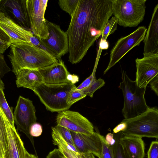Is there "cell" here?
Instances as JSON below:
<instances>
[{
	"instance_id": "6da1fadb",
	"label": "cell",
	"mask_w": 158,
	"mask_h": 158,
	"mask_svg": "<svg viewBox=\"0 0 158 158\" xmlns=\"http://www.w3.org/2000/svg\"><path fill=\"white\" fill-rule=\"evenodd\" d=\"M112 15L110 0H79L66 32L69 62L81 60Z\"/></svg>"
},
{
	"instance_id": "7a4b0ae2",
	"label": "cell",
	"mask_w": 158,
	"mask_h": 158,
	"mask_svg": "<svg viewBox=\"0 0 158 158\" xmlns=\"http://www.w3.org/2000/svg\"><path fill=\"white\" fill-rule=\"evenodd\" d=\"M10 47L7 56L15 75L23 69H38L59 62L47 51L31 43L12 44Z\"/></svg>"
},
{
	"instance_id": "3957f363",
	"label": "cell",
	"mask_w": 158,
	"mask_h": 158,
	"mask_svg": "<svg viewBox=\"0 0 158 158\" xmlns=\"http://www.w3.org/2000/svg\"><path fill=\"white\" fill-rule=\"evenodd\" d=\"M75 87L74 84L70 83L48 84L42 82L33 91L47 110L59 112L70 107L67 100L70 92Z\"/></svg>"
},
{
	"instance_id": "277c9868",
	"label": "cell",
	"mask_w": 158,
	"mask_h": 158,
	"mask_svg": "<svg viewBox=\"0 0 158 158\" xmlns=\"http://www.w3.org/2000/svg\"><path fill=\"white\" fill-rule=\"evenodd\" d=\"M122 81L118 87L122 91L124 99L122 113L124 119L134 118L144 112L149 107L144 95L146 88H139L135 81L131 80L126 72L122 73Z\"/></svg>"
},
{
	"instance_id": "5b68a950",
	"label": "cell",
	"mask_w": 158,
	"mask_h": 158,
	"mask_svg": "<svg viewBox=\"0 0 158 158\" xmlns=\"http://www.w3.org/2000/svg\"><path fill=\"white\" fill-rule=\"evenodd\" d=\"M112 15L118 24L124 27H135L144 19L147 0H110Z\"/></svg>"
},
{
	"instance_id": "8992f818",
	"label": "cell",
	"mask_w": 158,
	"mask_h": 158,
	"mask_svg": "<svg viewBox=\"0 0 158 158\" xmlns=\"http://www.w3.org/2000/svg\"><path fill=\"white\" fill-rule=\"evenodd\" d=\"M123 120L127 124L126 129L121 132L123 135L158 139L157 107H149L145 112L137 116Z\"/></svg>"
},
{
	"instance_id": "52a82bcc",
	"label": "cell",
	"mask_w": 158,
	"mask_h": 158,
	"mask_svg": "<svg viewBox=\"0 0 158 158\" xmlns=\"http://www.w3.org/2000/svg\"><path fill=\"white\" fill-rule=\"evenodd\" d=\"M35 112L32 101L28 98L19 96L13 113L14 123L16 126L17 131L24 133L34 147V139L30 134V129L31 126L36 123Z\"/></svg>"
},
{
	"instance_id": "ba28073f",
	"label": "cell",
	"mask_w": 158,
	"mask_h": 158,
	"mask_svg": "<svg viewBox=\"0 0 158 158\" xmlns=\"http://www.w3.org/2000/svg\"><path fill=\"white\" fill-rule=\"evenodd\" d=\"M147 31L146 27L140 26L128 35L118 39L110 52L109 62L104 74L132 48L139 45L143 40Z\"/></svg>"
},
{
	"instance_id": "9c48e42d",
	"label": "cell",
	"mask_w": 158,
	"mask_h": 158,
	"mask_svg": "<svg viewBox=\"0 0 158 158\" xmlns=\"http://www.w3.org/2000/svg\"><path fill=\"white\" fill-rule=\"evenodd\" d=\"M48 35L45 39H39L48 53L58 60L68 52L69 42L66 32L60 26L47 20Z\"/></svg>"
},
{
	"instance_id": "30bf717a",
	"label": "cell",
	"mask_w": 158,
	"mask_h": 158,
	"mask_svg": "<svg viewBox=\"0 0 158 158\" xmlns=\"http://www.w3.org/2000/svg\"><path fill=\"white\" fill-rule=\"evenodd\" d=\"M48 0H26L31 31L39 39H46L48 31L44 14Z\"/></svg>"
},
{
	"instance_id": "8fae6325",
	"label": "cell",
	"mask_w": 158,
	"mask_h": 158,
	"mask_svg": "<svg viewBox=\"0 0 158 158\" xmlns=\"http://www.w3.org/2000/svg\"><path fill=\"white\" fill-rule=\"evenodd\" d=\"M56 120L57 125L70 131L86 135L94 132L92 123L77 112L67 110L59 112Z\"/></svg>"
},
{
	"instance_id": "7c38bea8",
	"label": "cell",
	"mask_w": 158,
	"mask_h": 158,
	"mask_svg": "<svg viewBox=\"0 0 158 158\" xmlns=\"http://www.w3.org/2000/svg\"><path fill=\"white\" fill-rule=\"evenodd\" d=\"M0 12L22 27L31 31L26 0H0Z\"/></svg>"
},
{
	"instance_id": "4fadbf2b",
	"label": "cell",
	"mask_w": 158,
	"mask_h": 158,
	"mask_svg": "<svg viewBox=\"0 0 158 158\" xmlns=\"http://www.w3.org/2000/svg\"><path fill=\"white\" fill-rule=\"evenodd\" d=\"M135 62L136 84L139 88H146L151 80L158 75V54L137 58Z\"/></svg>"
},
{
	"instance_id": "5bb4252c",
	"label": "cell",
	"mask_w": 158,
	"mask_h": 158,
	"mask_svg": "<svg viewBox=\"0 0 158 158\" xmlns=\"http://www.w3.org/2000/svg\"><path fill=\"white\" fill-rule=\"evenodd\" d=\"M0 27L8 35L10 44L25 43L34 45L37 40L31 31L22 27L0 12Z\"/></svg>"
},
{
	"instance_id": "9a60e30c",
	"label": "cell",
	"mask_w": 158,
	"mask_h": 158,
	"mask_svg": "<svg viewBox=\"0 0 158 158\" xmlns=\"http://www.w3.org/2000/svg\"><path fill=\"white\" fill-rule=\"evenodd\" d=\"M74 145L82 154L91 153L99 158L102 151L100 134L94 132L89 135L70 131Z\"/></svg>"
},
{
	"instance_id": "2e32d148",
	"label": "cell",
	"mask_w": 158,
	"mask_h": 158,
	"mask_svg": "<svg viewBox=\"0 0 158 158\" xmlns=\"http://www.w3.org/2000/svg\"><path fill=\"white\" fill-rule=\"evenodd\" d=\"M8 140V147L4 158H27V152L15 127L12 126L2 111Z\"/></svg>"
},
{
	"instance_id": "e0dca14e",
	"label": "cell",
	"mask_w": 158,
	"mask_h": 158,
	"mask_svg": "<svg viewBox=\"0 0 158 158\" xmlns=\"http://www.w3.org/2000/svg\"><path fill=\"white\" fill-rule=\"evenodd\" d=\"M43 82L48 84L70 83L68 79L70 74L64 63L60 60L58 62L38 69Z\"/></svg>"
},
{
	"instance_id": "ac0fdd59",
	"label": "cell",
	"mask_w": 158,
	"mask_h": 158,
	"mask_svg": "<svg viewBox=\"0 0 158 158\" xmlns=\"http://www.w3.org/2000/svg\"><path fill=\"white\" fill-rule=\"evenodd\" d=\"M143 56L158 54V4L155 7L143 39Z\"/></svg>"
},
{
	"instance_id": "d6986e66",
	"label": "cell",
	"mask_w": 158,
	"mask_h": 158,
	"mask_svg": "<svg viewBox=\"0 0 158 158\" xmlns=\"http://www.w3.org/2000/svg\"><path fill=\"white\" fill-rule=\"evenodd\" d=\"M119 141L127 158H143L145 145L142 138L123 135L120 132Z\"/></svg>"
},
{
	"instance_id": "ffe728a7",
	"label": "cell",
	"mask_w": 158,
	"mask_h": 158,
	"mask_svg": "<svg viewBox=\"0 0 158 158\" xmlns=\"http://www.w3.org/2000/svg\"><path fill=\"white\" fill-rule=\"evenodd\" d=\"M15 75L16 84L18 88L23 87L33 91L37 85L43 82L42 77L37 69H23Z\"/></svg>"
},
{
	"instance_id": "44dd1931",
	"label": "cell",
	"mask_w": 158,
	"mask_h": 158,
	"mask_svg": "<svg viewBox=\"0 0 158 158\" xmlns=\"http://www.w3.org/2000/svg\"><path fill=\"white\" fill-rule=\"evenodd\" d=\"M8 147V140L2 111L0 107V157L4 158Z\"/></svg>"
},
{
	"instance_id": "7402d4cb",
	"label": "cell",
	"mask_w": 158,
	"mask_h": 158,
	"mask_svg": "<svg viewBox=\"0 0 158 158\" xmlns=\"http://www.w3.org/2000/svg\"><path fill=\"white\" fill-rule=\"evenodd\" d=\"M52 136L53 144L58 147H64L78 153H80L76 147L67 141L55 127H52Z\"/></svg>"
},
{
	"instance_id": "603a6c76",
	"label": "cell",
	"mask_w": 158,
	"mask_h": 158,
	"mask_svg": "<svg viewBox=\"0 0 158 158\" xmlns=\"http://www.w3.org/2000/svg\"><path fill=\"white\" fill-rule=\"evenodd\" d=\"M3 90H0V107L5 114L11 125L15 126L12 108H10L6 99Z\"/></svg>"
},
{
	"instance_id": "cb8c5ba5",
	"label": "cell",
	"mask_w": 158,
	"mask_h": 158,
	"mask_svg": "<svg viewBox=\"0 0 158 158\" xmlns=\"http://www.w3.org/2000/svg\"><path fill=\"white\" fill-rule=\"evenodd\" d=\"M79 0H59L58 4L61 9L68 13L71 16L74 14Z\"/></svg>"
},
{
	"instance_id": "d4e9b609",
	"label": "cell",
	"mask_w": 158,
	"mask_h": 158,
	"mask_svg": "<svg viewBox=\"0 0 158 158\" xmlns=\"http://www.w3.org/2000/svg\"><path fill=\"white\" fill-rule=\"evenodd\" d=\"M118 20L113 16L107 22L103 29L102 35L101 40H106L107 37L113 33L117 29Z\"/></svg>"
},
{
	"instance_id": "484cf974",
	"label": "cell",
	"mask_w": 158,
	"mask_h": 158,
	"mask_svg": "<svg viewBox=\"0 0 158 158\" xmlns=\"http://www.w3.org/2000/svg\"><path fill=\"white\" fill-rule=\"evenodd\" d=\"M102 143V151L99 158H114L113 145L109 143L105 138L100 134Z\"/></svg>"
},
{
	"instance_id": "4316f807",
	"label": "cell",
	"mask_w": 158,
	"mask_h": 158,
	"mask_svg": "<svg viewBox=\"0 0 158 158\" xmlns=\"http://www.w3.org/2000/svg\"><path fill=\"white\" fill-rule=\"evenodd\" d=\"M105 83L103 79L99 78L91 83L88 87L81 90L86 96L92 98L94 92L103 86Z\"/></svg>"
},
{
	"instance_id": "83f0119b",
	"label": "cell",
	"mask_w": 158,
	"mask_h": 158,
	"mask_svg": "<svg viewBox=\"0 0 158 158\" xmlns=\"http://www.w3.org/2000/svg\"><path fill=\"white\" fill-rule=\"evenodd\" d=\"M120 132L114 136V142L113 145L114 158H127L119 143V139Z\"/></svg>"
},
{
	"instance_id": "f1b7e54d",
	"label": "cell",
	"mask_w": 158,
	"mask_h": 158,
	"mask_svg": "<svg viewBox=\"0 0 158 158\" xmlns=\"http://www.w3.org/2000/svg\"><path fill=\"white\" fill-rule=\"evenodd\" d=\"M86 96L81 90L77 89L76 87L70 92L67 100L68 104L71 106L74 103Z\"/></svg>"
},
{
	"instance_id": "f546056e",
	"label": "cell",
	"mask_w": 158,
	"mask_h": 158,
	"mask_svg": "<svg viewBox=\"0 0 158 158\" xmlns=\"http://www.w3.org/2000/svg\"><path fill=\"white\" fill-rule=\"evenodd\" d=\"M55 127L67 141L75 147L71 134L69 129L57 125Z\"/></svg>"
},
{
	"instance_id": "4dcf8cb0",
	"label": "cell",
	"mask_w": 158,
	"mask_h": 158,
	"mask_svg": "<svg viewBox=\"0 0 158 158\" xmlns=\"http://www.w3.org/2000/svg\"><path fill=\"white\" fill-rule=\"evenodd\" d=\"M58 147L65 158H85L83 154L76 152L64 147Z\"/></svg>"
},
{
	"instance_id": "1f68e13d",
	"label": "cell",
	"mask_w": 158,
	"mask_h": 158,
	"mask_svg": "<svg viewBox=\"0 0 158 158\" xmlns=\"http://www.w3.org/2000/svg\"><path fill=\"white\" fill-rule=\"evenodd\" d=\"M147 158H158L157 139L151 142L147 152Z\"/></svg>"
},
{
	"instance_id": "d6a6232c",
	"label": "cell",
	"mask_w": 158,
	"mask_h": 158,
	"mask_svg": "<svg viewBox=\"0 0 158 158\" xmlns=\"http://www.w3.org/2000/svg\"><path fill=\"white\" fill-rule=\"evenodd\" d=\"M97 65L95 66L92 74L88 77L85 79L76 89L79 90H82L88 87L93 82L97 79L95 77V71Z\"/></svg>"
},
{
	"instance_id": "836d02e7",
	"label": "cell",
	"mask_w": 158,
	"mask_h": 158,
	"mask_svg": "<svg viewBox=\"0 0 158 158\" xmlns=\"http://www.w3.org/2000/svg\"><path fill=\"white\" fill-rule=\"evenodd\" d=\"M10 71V69L7 64L4 55L0 54V80Z\"/></svg>"
},
{
	"instance_id": "e575fe53",
	"label": "cell",
	"mask_w": 158,
	"mask_h": 158,
	"mask_svg": "<svg viewBox=\"0 0 158 158\" xmlns=\"http://www.w3.org/2000/svg\"><path fill=\"white\" fill-rule=\"evenodd\" d=\"M42 132V126L39 123H35L31 127L30 134L33 137L39 136L41 135Z\"/></svg>"
},
{
	"instance_id": "d590c367",
	"label": "cell",
	"mask_w": 158,
	"mask_h": 158,
	"mask_svg": "<svg viewBox=\"0 0 158 158\" xmlns=\"http://www.w3.org/2000/svg\"><path fill=\"white\" fill-rule=\"evenodd\" d=\"M149 84L152 89L158 96V75L152 79Z\"/></svg>"
},
{
	"instance_id": "8d00e7d4",
	"label": "cell",
	"mask_w": 158,
	"mask_h": 158,
	"mask_svg": "<svg viewBox=\"0 0 158 158\" xmlns=\"http://www.w3.org/2000/svg\"><path fill=\"white\" fill-rule=\"evenodd\" d=\"M46 158H65L58 148H55L50 152Z\"/></svg>"
},
{
	"instance_id": "74e56055",
	"label": "cell",
	"mask_w": 158,
	"mask_h": 158,
	"mask_svg": "<svg viewBox=\"0 0 158 158\" xmlns=\"http://www.w3.org/2000/svg\"><path fill=\"white\" fill-rule=\"evenodd\" d=\"M0 41L10 45V39L6 33L0 27Z\"/></svg>"
},
{
	"instance_id": "f35d334b",
	"label": "cell",
	"mask_w": 158,
	"mask_h": 158,
	"mask_svg": "<svg viewBox=\"0 0 158 158\" xmlns=\"http://www.w3.org/2000/svg\"><path fill=\"white\" fill-rule=\"evenodd\" d=\"M127 127L126 123L123 120L113 130V132L116 134L124 131Z\"/></svg>"
},
{
	"instance_id": "ab89813d",
	"label": "cell",
	"mask_w": 158,
	"mask_h": 158,
	"mask_svg": "<svg viewBox=\"0 0 158 158\" xmlns=\"http://www.w3.org/2000/svg\"><path fill=\"white\" fill-rule=\"evenodd\" d=\"M8 43H4L0 41V54H3L6 50L10 46Z\"/></svg>"
},
{
	"instance_id": "60d3db41",
	"label": "cell",
	"mask_w": 158,
	"mask_h": 158,
	"mask_svg": "<svg viewBox=\"0 0 158 158\" xmlns=\"http://www.w3.org/2000/svg\"><path fill=\"white\" fill-rule=\"evenodd\" d=\"M109 44L106 40H100L99 43V50L102 51V50H106L108 49Z\"/></svg>"
},
{
	"instance_id": "b9f144b4",
	"label": "cell",
	"mask_w": 158,
	"mask_h": 158,
	"mask_svg": "<svg viewBox=\"0 0 158 158\" xmlns=\"http://www.w3.org/2000/svg\"><path fill=\"white\" fill-rule=\"evenodd\" d=\"M83 154L85 158H95L94 155L91 153Z\"/></svg>"
},
{
	"instance_id": "7bdbcfd3",
	"label": "cell",
	"mask_w": 158,
	"mask_h": 158,
	"mask_svg": "<svg viewBox=\"0 0 158 158\" xmlns=\"http://www.w3.org/2000/svg\"><path fill=\"white\" fill-rule=\"evenodd\" d=\"M27 158H38L35 155L30 154L28 152L26 154Z\"/></svg>"
},
{
	"instance_id": "ee69618b",
	"label": "cell",
	"mask_w": 158,
	"mask_h": 158,
	"mask_svg": "<svg viewBox=\"0 0 158 158\" xmlns=\"http://www.w3.org/2000/svg\"><path fill=\"white\" fill-rule=\"evenodd\" d=\"M4 85L2 80H0V90L4 89Z\"/></svg>"
},
{
	"instance_id": "f6af8a7d",
	"label": "cell",
	"mask_w": 158,
	"mask_h": 158,
	"mask_svg": "<svg viewBox=\"0 0 158 158\" xmlns=\"http://www.w3.org/2000/svg\"><path fill=\"white\" fill-rule=\"evenodd\" d=\"M0 158H1L0 157Z\"/></svg>"
}]
</instances>
